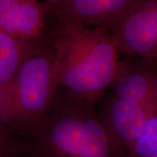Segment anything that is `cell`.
<instances>
[{
	"label": "cell",
	"mask_w": 157,
	"mask_h": 157,
	"mask_svg": "<svg viewBox=\"0 0 157 157\" xmlns=\"http://www.w3.org/2000/svg\"><path fill=\"white\" fill-rule=\"evenodd\" d=\"M101 101L98 116L103 127L113 142L128 156L147 121L157 113V106L119 99L110 93Z\"/></svg>",
	"instance_id": "5b68a950"
},
{
	"label": "cell",
	"mask_w": 157,
	"mask_h": 157,
	"mask_svg": "<svg viewBox=\"0 0 157 157\" xmlns=\"http://www.w3.org/2000/svg\"><path fill=\"white\" fill-rule=\"evenodd\" d=\"M47 40L54 52L59 87L96 105L114 78L119 51L108 29L52 19Z\"/></svg>",
	"instance_id": "6da1fadb"
},
{
	"label": "cell",
	"mask_w": 157,
	"mask_h": 157,
	"mask_svg": "<svg viewBox=\"0 0 157 157\" xmlns=\"http://www.w3.org/2000/svg\"><path fill=\"white\" fill-rule=\"evenodd\" d=\"M109 90L119 99L157 106V60L135 56L120 60Z\"/></svg>",
	"instance_id": "52a82bcc"
},
{
	"label": "cell",
	"mask_w": 157,
	"mask_h": 157,
	"mask_svg": "<svg viewBox=\"0 0 157 157\" xmlns=\"http://www.w3.org/2000/svg\"><path fill=\"white\" fill-rule=\"evenodd\" d=\"M110 32L120 53L157 60V0H140Z\"/></svg>",
	"instance_id": "277c9868"
},
{
	"label": "cell",
	"mask_w": 157,
	"mask_h": 157,
	"mask_svg": "<svg viewBox=\"0 0 157 157\" xmlns=\"http://www.w3.org/2000/svg\"><path fill=\"white\" fill-rule=\"evenodd\" d=\"M128 156L157 157V113L147 121L133 142Z\"/></svg>",
	"instance_id": "30bf717a"
},
{
	"label": "cell",
	"mask_w": 157,
	"mask_h": 157,
	"mask_svg": "<svg viewBox=\"0 0 157 157\" xmlns=\"http://www.w3.org/2000/svg\"><path fill=\"white\" fill-rule=\"evenodd\" d=\"M59 90L48 41L32 43L14 76L0 87V123L29 142L40 130Z\"/></svg>",
	"instance_id": "7a4b0ae2"
},
{
	"label": "cell",
	"mask_w": 157,
	"mask_h": 157,
	"mask_svg": "<svg viewBox=\"0 0 157 157\" xmlns=\"http://www.w3.org/2000/svg\"><path fill=\"white\" fill-rule=\"evenodd\" d=\"M47 2L38 0H0V30L21 42L43 39L48 31Z\"/></svg>",
	"instance_id": "ba28073f"
},
{
	"label": "cell",
	"mask_w": 157,
	"mask_h": 157,
	"mask_svg": "<svg viewBox=\"0 0 157 157\" xmlns=\"http://www.w3.org/2000/svg\"><path fill=\"white\" fill-rule=\"evenodd\" d=\"M140 0H57L47 2L50 18L111 31Z\"/></svg>",
	"instance_id": "8992f818"
},
{
	"label": "cell",
	"mask_w": 157,
	"mask_h": 157,
	"mask_svg": "<svg viewBox=\"0 0 157 157\" xmlns=\"http://www.w3.org/2000/svg\"><path fill=\"white\" fill-rule=\"evenodd\" d=\"M57 0H45V2H56Z\"/></svg>",
	"instance_id": "7c38bea8"
},
{
	"label": "cell",
	"mask_w": 157,
	"mask_h": 157,
	"mask_svg": "<svg viewBox=\"0 0 157 157\" xmlns=\"http://www.w3.org/2000/svg\"><path fill=\"white\" fill-rule=\"evenodd\" d=\"M0 157H29L28 142L0 123Z\"/></svg>",
	"instance_id": "8fae6325"
},
{
	"label": "cell",
	"mask_w": 157,
	"mask_h": 157,
	"mask_svg": "<svg viewBox=\"0 0 157 157\" xmlns=\"http://www.w3.org/2000/svg\"><path fill=\"white\" fill-rule=\"evenodd\" d=\"M28 146L29 157H129L108 134L95 105L60 89Z\"/></svg>",
	"instance_id": "3957f363"
},
{
	"label": "cell",
	"mask_w": 157,
	"mask_h": 157,
	"mask_svg": "<svg viewBox=\"0 0 157 157\" xmlns=\"http://www.w3.org/2000/svg\"><path fill=\"white\" fill-rule=\"evenodd\" d=\"M30 44L0 30V87L14 76Z\"/></svg>",
	"instance_id": "9c48e42d"
}]
</instances>
